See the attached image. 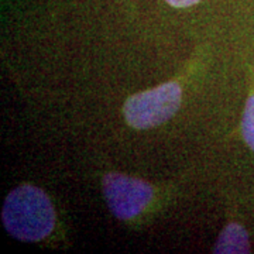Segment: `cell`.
<instances>
[{
	"label": "cell",
	"instance_id": "cell-1",
	"mask_svg": "<svg viewBox=\"0 0 254 254\" xmlns=\"http://www.w3.org/2000/svg\"><path fill=\"white\" fill-rule=\"evenodd\" d=\"M1 220L13 237L23 242H38L54 229V208L44 190L21 185L7 195Z\"/></svg>",
	"mask_w": 254,
	"mask_h": 254
},
{
	"label": "cell",
	"instance_id": "cell-2",
	"mask_svg": "<svg viewBox=\"0 0 254 254\" xmlns=\"http://www.w3.org/2000/svg\"><path fill=\"white\" fill-rule=\"evenodd\" d=\"M181 105V88L177 82H167L151 91L130 96L123 106L126 122L144 130L163 125L171 119Z\"/></svg>",
	"mask_w": 254,
	"mask_h": 254
},
{
	"label": "cell",
	"instance_id": "cell-3",
	"mask_svg": "<svg viewBox=\"0 0 254 254\" xmlns=\"http://www.w3.org/2000/svg\"><path fill=\"white\" fill-rule=\"evenodd\" d=\"M102 187L112 213L123 220L141 213L154 195V188L150 184L118 173L106 174Z\"/></svg>",
	"mask_w": 254,
	"mask_h": 254
},
{
	"label": "cell",
	"instance_id": "cell-4",
	"mask_svg": "<svg viewBox=\"0 0 254 254\" xmlns=\"http://www.w3.org/2000/svg\"><path fill=\"white\" fill-rule=\"evenodd\" d=\"M249 252H250V243L247 233L243 226L237 223H230L225 227L213 249V253L220 254L249 253Z\"/></svg>",
	"mask_w": 254,
	"mask_h": 254
},
{
	"label": "cell",
	"instance_id": "cell-5",
	"mask_svg": "<svg viewBox=\"0 0 254 254\" xmlns=\"http://www.w3.org/2000/svg\"><path fill=\"white\" fill-rule=\"evenodd\" d=\"M242 127H243V136H245L246 143L254 151V95L250 96L246 103Z\"/></svg>",
	"mask_w": 254,
	"mask_h": 254
},
{
	"label": "cell",
	"instance_id": "cell-6",
	"mask_svg": "<svg viewBox=\"0 0 254 254\" xmlns=\"http://www.w3.org/2000/svg\"><path fill=\"white\" fill-rule=\"evenodd\" d=\"M168 4H171L174 7H190V6H193L196 4L199 0H165Z\"/></svg>",
	"mask_w": 254,
	"mask_h": 254
}]
</instances>
